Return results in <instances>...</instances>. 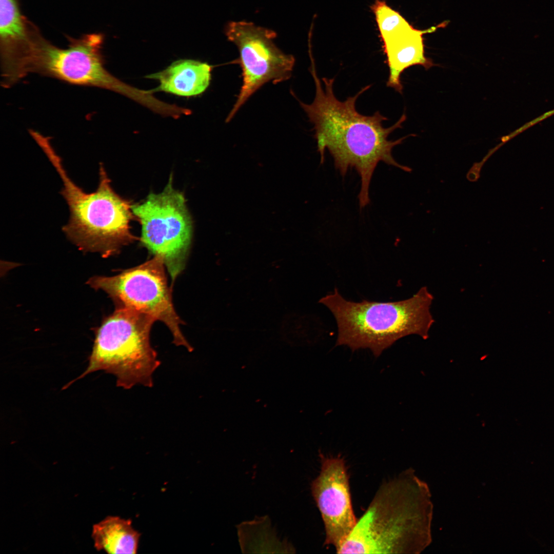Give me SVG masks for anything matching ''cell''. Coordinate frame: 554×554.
<instances>
[{
    "instance_id": "6da1fadb",
    "label": "cell",
    "mask_w": 554,
    "mask_h": 554,
    "mask_svg": "<svg viewBox=\"0 0 554 554\" xmlns=\"http://www.w3.org/2000/svg\"><path fill=\"white\" fill-rule=\"evenodd\" d=\"M309 53L311 63L309 71L315 84V96L309 104L296 98L313 124L314 137L321 163L324 162L325 152L328 149L333 158L335 168L343 176L352 167L358 172L361 181L358 199L360 208H364L370 203V183L380 162L406 172L411 171L410 167L396 162L391 154L392 148L410 135L395 141L388 139L391 132L401 128L406 115L403 114L394 125L385 128L383 122L388 118L379 111L370 116L359 113L355 108L356 101L370 85L363 87L345 101H339L333 92L334 78L323 77V88L317 74L311 50Z\"/></svg>"
},
{
    "instance_id": "7a4b0ae2",
    "label": "cell",
    "mask_w": 554,
    "mask_h": 554,
    "mask_svg": "<svg viewBox=\"0 0 554 554\" xmlns=\"http://www.w3.org/2000/svg\"><path fill=\"white\" fill-rule=\"evenodd\" d=\"M34 141L63 183L60 193L68 204L70 217L62 230L70 240L82 249L97 250L106 256L136 240L130 231L132 205L113 189L103 164L100 165L96 190L86 192L69 177L49 138L38 133Z\"/></svg>"
},
{
    "instance_id": "3957f363",
    "label": "cell",
    "mask_w": 554,
    "mask_h": 554,
    "mask_svg": "<svg viewBox=\"0 0 554 554\" xmlns=\"http://www.w3.org/2000/svg\"><path fill=\"white\" fill-rule=\"evenodd\" d=\"M433 299L427 288L423 287L404 300L354 302L345 299L335 288L319 302L336 320L337 346H347L352 351L369 349L378 357L404 337L417 334L428 338L434 322L430 311Z\"/></svg>"
},
{
    "instance_id": "277c9868",
    "label": "cell",
    "mask_w": 554,
    "mask_h": 554,
    "mask_svg": "<svg viewBox=\"0 0 554 554\" xmlns=\"http://www.w3.org/2000/svg\"><path fill=\"white\" fill-rule=\"evenodd\" d=\"M417 485L408 473L384 482L338 553L415 551L418 534Z\"/></svg>"
},
{
    "instance_id": "5b68a950",
    "label": "cell",
    "mask_w": 554,
    "mask_h": 554,
    "mask_svg": "<svg viewBox=\"0 0 554 554\" xmlns=\"http://www.w3.org/2000/svg\"><path fill=\"white\" fill-rule=\"evenodd\" d=\"M155 320L137 311L116 308L98 329L88 367L79 377L103 370L114 375L117 386L153 385V374L160 365L150 341Z\"/></svg>"
},
{
    "instance_id": "8992f818",
    "label": "cell",
    "mask_w": 554,
    "mask_h": 554,
    "mask_svg": "<svg viewBox=\"0 0 554 554\" xmlns=\"http://www.w3.org/2000/svg\"><path fill=\"white\" fill-rule=\"evenodd\" d=\"M131 209L142 227L141 243L162 258L172 284L185 268L192 236L183 194L173 188L170 176L162 192L149 194Z\"/></svg>"
},
{
    "instance_id": "52a82bcc",
    "label": "cell",
    "mask_w": 554,
    "mask_h": 554,
    "mask_svg": "<svg viewBox=\"0 0 554 554\" xmlns=\"http://www.w3.org/2000/svg\"><path fill=\"white\" fill-rule=\"evenodd\" d=\"M165 268L162 258L153 256L114 276H95L89 283L106 292L116 308L131 309L148 315L155 321L162 322L170 331L175 345L192 351V347L181 329L182 321L173 306Z\"/></svg>"
},
{
    "instance_id": "ba28073f",
    "label": "cell",
    "mask_w": 554,
    "mask_h": 554,
    "mask_svg": "<svg viewBox=\"0 0 554 554\" xmlns=\"http://www.w3.org/2000/svg\"><path fill=\"white\" fill-rule=\"evenodd\" d=\"M227 39L238 48L243 82L237 99L226 118L230 122L249 98L265 84L289 79L295 58L280 49L274 42L272 30L245 21H231L226 25Z\"/></svg>"
},
{
    "instance_id": "9c48e42d",
    "label": "cell",
    "mask_w": 554,
    "mask_h": 554,
    "mask_svg": "<svg viewBox=\"0 0 554 554\" xmlns=\"http://www.w3.org/2000/svg\"><path fill=\"white\" fill-rule=\"evenodd\" d=\"M103 42L101 34L91 33L70 38L67 48H60L43 37L30 72L73 85L101 88L127 95L131 87L105 68L101 52Z\"/></svg>"
},
{
    "instance_id": "30bf717a",
    "label": "cell",
    "mask_w": 554,
    "mask_h": 554,
    "mask_svg": "<svg viewBox=\"0 0 554 554\" xmlns=\"http://www.w3.org/2000/svg\"><path fill=\"white\" fill-rule=\"evenodd\" d=\"M321 457L320 471L312 482L311 493L324 523V544L337 550L353 529L357 519L344 460L340 456Z\"/></svg>"
},
{
    "instance_id": "8fae6325",
    "label": "cell",
    "mask_w": 554,
    "mask_h": 554,
    "mask_svg": "<svg viewBox=\"0 0 554 554\" xmlns=\"http://www.w3.org/2000/svg\"><path fill=\"white\" fill-rule=\"evenodd\" d=\"M42 37L21 11L17 0H0V54L2 86H12L30 73Z\"/></svg>"
},
{
    "instance_id": "7c38bea8",
    "label": "cell",
    "mask_w": 554,
    "mask_h": 554,
    "mask_svg": "<svg viewBox=\"0 0 554 554\" xmlns=\"http://www.w3.org/2000/svg\"><path fill=\"white\" fill-rule=\"evenodd\" d=\"M443 24L424 30L416 29L410 25L382 43L389 69L387 86L401 94L403 85L401 75L405 70L415 65L422 66L428 70L434 66L432 61L425 55L423 35L434 31Z\"/></svg>"
},
{
    "instance_id": "4fadbf2b",
    "label": "cell",
    "mask_w": 554,
    "mask_h": 554,
    "mask_svg": "<svg viewBox=\"0 0 554 554\" xmlns=\"http://www.w3.org/2000/svg\"><path fill=\"white\" fill-rule=\"evenodd\" d=\"M212 66L192 60H180L166 69L146 77L155 79L160 85L152 92L164 91L182 96L203 93L209 87Z\"/></svg>"
},
{
    "instance_id": "5bb4252c",
    "label": "cell",
    "mask_w": 554,
    "mask_h": 554,
    "mask_svg": "<svg viewBox=\"0 0 554 554\" xmlns=\"http://www.w3.org/2000/svg\"><path fill=\"white\" fill-rule=\"evenodd\" d=\"M92 537L95 547L109 553H136L140 533L130 520L109 516L95 524Z\"/></svg>"
},
{
    "instance_id": "9a60e30c",
    "label": "cell",
    "mask_w": 554,
    "mask_h": 554,
    "mask_svg": "<svg viewBox=\"0 0 554 554\" xmlns=\"http://www.w3.org/2000/svg\"><path fill=\"white\" fill-rule=\"evenodd\" d=\"M382 43L385 42L410 24L398 11L384 0H375L371 7Z\"/></svg>"
},
{
    "instance_id": "2e32d148",
    "label": "cell",
    "mask_w": 554,
    "mask_h": 554,
    "mask_svg": "<svg viewBox=\"0 0 554 554\" xmlns=\"http://www.w3.org/2000/svg\"><path fill=\"white\" fill-rule=\"evenodd\" d=\"M553 114H554V109H552L551 110H550V111H547L546 112H545L544 113H543V114L540 115L539 116L537 117V118H536L532 120V121L525 124L522 126L520 127V128L516 129L514 131L510 133L509 134L507 135L506 136H503L501 138V141H502L501 144H500V145L497 146L496 147L493 148L492 149V151L493 152H495L497 150H498V148H499L500 147V146H502L504 144L507 142L508 141H509L510 140H511V138H512L513 137H514L516 135H517L521 133V132H523L524 130L527 129L528 128L532 127V126L537 124V123H540L541 122H542L544 120L551 116V115H552Z\"/></svg>"
}]
</instances>
